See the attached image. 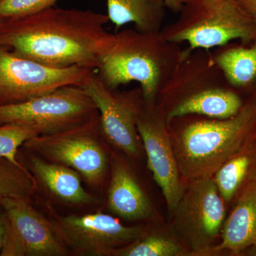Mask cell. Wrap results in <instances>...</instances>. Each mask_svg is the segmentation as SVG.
Listing matches in <instances>:
<instances>
[{
    "label": "cell",
    "mask_w": 256,
    "mask_h": 256,
    "mask_svg": "<svg viewBox=\"0 0 256 256\" xmlns=\"http://www.w3.org/2000/svg\"><path fill=\"white\" fill-rule=\"evenodd\" d=\"M108 15L92 10L48 8L21 18H4L0 46L54 68L96 70L114 42L106 30Z\"/></svg>",
    "instance_id": "cell-1"
},
{
    "label": "cell",
    "mask_w": 256,
    "mask_h": 256,
    "mask_svg": "<svg viewBox=\"0 0 256 256\" xmlns=\"http://www.w3.org/2000/svg\"><path fill=\"white\" fill-rule=\"evenodd\" d=\"M230 87L210 50L186 48L183 58L160 92L156 108L166 124L188 116L226 119L244 105Z\"/></svg>",
    "instance_id": "cell-2"
},
{
    "label": "cell",
    "mask_w": 256,
    "mask_h": 256,
    "mask_svg": "<svg viewBox=\"0 0 256 256\" xmlns=\"http://www.w3.org/2000/svg\"><path fill=\"white\" fill-rule=\"evenodd\" d=\"M171 134L182 178L188 182L213 176L256 140V92L248 96L235 116L190 120Z\"/></svg>",
    "instance_id": "cell-3"
},
{
    "label": "cell",
    "mask_w": 256,
    "mask_h": 256,
    "mask_svg": "<svg viewBox=\"0 0 256 256\" xmlns=\"http://www.w3.org/2000/svg\"><path fill=\"white\" fill-rule=\"evenodd\" d=\"M185 50L168 41L160 32L122 30L114 34V45L101 60L96 75L111 90L138 82L146 107L154 108Z\"/></svg>",
    "instance_id": "cell-4"
},
{
    "label": "cell",
    "mask_w": 256,
    "mask_h": 256,
    "mask_svg": "<svg viewBox=\"0 0 256 256\" xmlns=\"http://www.w3.org/2000/svg\"><path fill=\"white\" fill-rule=\"evenodd\" d=\"M161 34L172 43L188 44L190 50H210L256 37V22L238 0H190Z\"/></svg>",
    "instance_id": "cell-5"
},
{
    "label": "cell",
    "mask_w": 256,
    "mask_h": 256,
    "mask_svg": "<svg viewBox=\"0 0 256 256\" xmlns=\"http://www.w3.org/2000/svg\"><path fill=\"white\" fill-rule=\"evenodd\" d=\"M98 116L92 98L79 86H67L24 102L0 105V124L30 126L40 134L78 127Z\"/></svg>",
    "instance_id": "cell-6"
},
{
    "label": "cell",
    "mask_w": 256,
    "mask_h": 256,
    "mask_svg": "<svg viewBox=\"0 0 256 256\" xmlns=\"http://www.w3.org/2000/svg\"><path fill=\"white\" fill-rule=\"evenodd\" d=\"M225 204L213 176L188 181L172 212V228L190 254L205 255L214 246L226 220Z\"/></svg>",
    "instance_id": "cell-7"
},
{
    "label": "cell",
    "mask_w": 256,
    "mask_h": 256,
    "mask_svg": "<svg viewBox=\"0 0 256 256\" xmlns=\"http://www.w3.org/2000/svg\"><path fill=\"white\" fill-rule=\"evenodd\" d=\"M96 70L54 68L0 46V105L18 104L67 86H82Z\"/></svg>",
    "instance_id": "cell-8"
},
{
    "label": "cell",
    "mask_w": 256,
    "mask_h": 256,
    "mask_svg": "<svg viewBox=\"0 0 256 256\" xmlns=\"http://www.w3.org/2000/svg\"><path fill=\"white\" fill-rule=\"evenodd\" d=\"M99 116L90 122L60 132L38 134L24 144L30 151L47 161L72 168L88 182L102 180L108 158L96 132Z\"/></svg>",
    "instance_id": "cell-9"
},
{
    "label": "cell",
    "mask_w": 256,
    "mask_h": 256,
    "mask_svg": "<svg viewBox=\"0 0 256 256\" xmlns=\"http://www.w3.org/2000/svg\"><path fill=\"white\" fill-rule=\"evenodd\" d=\"M92 98L99 114V128L108 141L130 156L140 152L138 118L146 107L140 88L118 92L106 86L96 75L89 76L82 86Z\"/></svg>",
    "instance_id": "cell-10"
},
{
    "label": "cell",
    "mask_w": 256,
    "mask_h": 256,
    "mask_svg": "<svg viewBox=\"0 0 256 256\" xmlns=\"http://www.w3.org/2000/svg\"><path fill=\"white\" fill-rule=\"evenodd\" d=\"M50 222L64 245L80 255L114 256L146 233L141 227L126 226L104 213L56 216Z\"/></svg>",
    "instance_id": "cell-11"
},
{
    "label": "cell",
    "mask_w": 256,
    "mask_h": 256,
    "mask_svg": "<svg viewBox=\"0 0 256 256\" xmlns=\"http://www.w3.org/2000/svg\"><path fill=\"white\" fill-rule=\"evenodd\" d=\"M30 200L5 198V226L2 256H62L67 248L48 222L30 205Z\"/></svg>",
    "instance_id": "cell-12"
},
{
    "label": "cell",
    "mask_w": 256,
    "mask_h": 256,
    "mask_svg": "<svg viewBox=\"0 0 256 256\" xmlns=\"http://www.w3.org/2000/svg\"><path fill=\"white\" fill-rule=\"evenodd\" d=\"M140 138L148 156V168L162 192L170 213L182 196L185 186L176 161L170 126L156 107H144L137 122Z\"/></svg>",
    "instance_id": "cell-13"
},
{
    "label": "cell",
    "mask_w": 256,
    "mask_h": 256,
    "mask_svg": "<svg viewBox=\"0 0 256 256\" xmlns=\"http://www.w3.org/2000/svg\"><path fill=\"white\" fill-rule=\"evenodd\" d=\"M236 200L224 222L220 242L208 254L228 252L240 255L249 248L256 252V172L242 186Z\"/></svg>",
    "instance_id": "cell-14"
},
{
    "label": "cell",
    "mask_w": 256,
    "mask_h": 256,
    "mask_svg": "<svg viewBox=\"0 0 256 256\" xmlns=\"http://www.w3.org/2000/svg\"><path fill=\"white\" fill-rule=\"evenodd\" d=\"M108 205L114 214L128 220H148L154 214L150 200L121 162L114 163L112 166Z\"/></svg>",
    "instance_id": "cell-15"
},
{
    "label": "cell",
    "mask_w": 256,
    "mask_h": 256,
    "mask_svg": "<svg viewBox=\"0 0 256 256\" xmlns=\"http://www.w3.org/2000/svg\"><path fill=\"white\" fill-rule=\"evenodd\" d=\"M214 60L230 87L246 94L256 92V37L252 41H235L217 47Z\"/></svg>",
    "instance_id": "cell-16"
},
{
    "label": "cell",
    "mask_w": 256,
    "mask_h": 256,
    "mask_svg": "<svg viewBox=\"0 0 256 256\" xmlns=\"http://www.w3.org/2000/svg\"><path fill=\"white\" fill-rule=\"evenodd\" d=\"M30 171L35 178L57 198L73 204H89L96 201L82 186L78 172L64 165L33 156Z\"/></svg>",
    "instance_id": "cell-17"
},
{
    "label": "cell",
    "mask_w": 256,
    "mask_h": 256,
    "mask_svg": "<svg viewBox=\"0 0 256 256\" xmlns=\"http://www.w3.org/2000/svg\"><path fill=\"white\" fill-rule=\"evenodd\" d=\"M109 21L116 32L132 23L141 32H160L163 28L166 5L164 0H106Z\"/></svg>",
    "instance_id": "cell-18"
},
{
    "label": "cell",
    "mask_w": 256,
    "mask_h": 256,
    "mask_svg": "<svg viewBox=\"0 0 256 256\" xmlns=\"http://www.w3.org/2000/svg\"><path fill=\"white\" fill-rule=\"evenodd\" d=\"M256 172V140L228 160L213 175L218 193L226 204L236 198L242 186Z\"/></svg>",
    "instance_id": "cell-19"
},
{
    "label": "cell",
    "mask_w": 256,
    "mask_h": 256,
    "mask_svg": "<svg viewBox=\"0 0 256 256\" xmlns=\"http://www.w3.org/2000/svg\"><path fill=\"white\" fill-rule=\"evenodd\" d=\"M190 254L176 238L161 233H144L127 246L119 249L114 256H180Z\"/></svg>",
    "instance_id": "cell-20"
},
{
    "label": "cell",
    "mask_w": 256,
    "mask_h": 256,
    "mask_svg": "<svg viewBox=\"0 0 256 256\" xmlns=\"http://www.w3.org/2000/svg\"><path fill=\"white\" fill-rule=\"evenodd\" d=\"M36 185L34 176L28 170L0 158V204L5 198L30 200Z\"/></svg>",
    "instance_id": "cell-21"
},
{
    "label": "cell",
    "mask_w": 256,
    "mask_h": 256,
    "mask_svg": "<svg viewBox=\"0 0 256 256\" xmlns=\"http://www.w3.org/2000/svg\"><path fill=\"white\" fill-rule=\"evenodd\" d=\"M38 134L40 132L30 126L0 124V158L8 160L21 169L28 170L16 159L18 149L28 140Z\"/></svg>",
    "instance_id": "cell-22"
},
{
    "label": "cell",
    "mask_w": 256,
    "mask_h": 256,
    "mask_svg": "<svg viewBox=\"0 0 256 256\" xmlns=\"http://www.w3.org/2000/svg\"><path fill=\"white\" fill-rule=\"evenodd\" d=\"M58 0H0V18H21L54 6Z\"/></svg>",
    "instance_id": "cell-23"
},
{
    "label": "cell",
    "mask_w": 256,
    "mask_h": 256,
    "mask_svg": "<svg viewBox=\"0 0 256 256\" xmlns=\"http://www.w3.org/2000/svg\"><path fill=\"white\" fill-rule=\"evenodd\" d=\"M238 2L256 22V0H238Z\"/></svg>",
    "instance_id": "cell-24"
},
{
    "label": "cell",
    "mask_w": 256,
    "mask_h": 256,
    "mask_svg": "<svg viewBox=\"0 0 256 256\" xmlns=\"http://www.w3.org/2000/svg\"><path fill=\"white\" fill-rule=\"evenodd\" d=\"M166 9L178 13L190 0H164Z\"/></svg>",
    "instance_id": "cell-25"
},
{
    "label": "cell",
    "mask_w": 256,
    "mask_h": 256,
    "mask_svg": "<svg viewBox=\"0 0 256 256\" xmlns=\"http://www.w3.org/2000/svg\"><path fill=\"white\" fill-rule=\"evenodd\" d=\"M5 237V226L2 213L0 212V254L4 246Z\"/></svg>",
    "instance_id": "cell-26"
},
{
    "label": "cell",
    "mask_w": 256,
    "mask_h": 256,
    "mask_svg": "<svg viewBox=\"0 0 256 256\" xmlns=\"http://www.w3.org/2000/svg\"><path fill=\"white\" fill-rule=\"evenodd\" d=\"M3 20L2 18H0V26H1V24Z\"/></svg>",
    "instance_id": "cell-27"
}]
</instances>
